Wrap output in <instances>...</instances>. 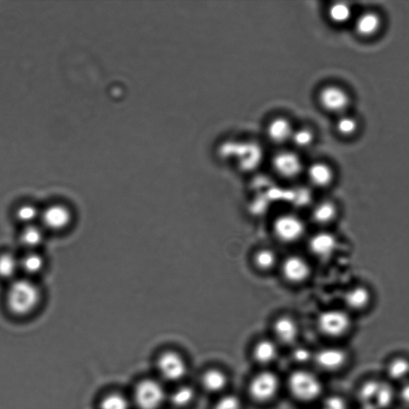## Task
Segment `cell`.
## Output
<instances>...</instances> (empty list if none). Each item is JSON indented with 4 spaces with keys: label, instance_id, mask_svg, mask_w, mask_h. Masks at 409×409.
Wrapping results in <instances>:
<instances>
[{
    "label": "cell",
    "instance_id": "cell-24",
    "mask_svg": "<svg viewBox=\"0 0 409 409\" xmlns=\"http://www.w3.org/2000/svg\"><path fill=\"white\" fill-rule=\"evenodd\" d=\"M44 266V260L37 251H27L20 258V271L27 276L37 275L42 271Z\"/></svg>",
    "mask_w": 409,
    "mask_h": 409
},
{
    "label": "cell",
    "instance_id": "cell-15",
    "mask_svg": "<svg viewBox=\"0 0 409 409\" xmlns=\"http://www.w3.org/2000/svg\"><path fill=\"white\" fill-rule=\"evenodd\" d=\"M311 185L319 189H328L333 187L336 180L335 172L329 165L317 163L310 165L308 170Z\"/></svg>",
    "mask_w": 409,
    "mask_h": 409
},
{
    "label": "cell",
    "instance_id": "cell-12",
    "mask_svg": "<svg viewBox=\"0 0 409 409\" xmlns=\"http://www.w3.org/2000/svg\"><path fill=\"white\" fill-rule=\"evenodd\" d=\"M158 369L161 375L168 381H179L186 375L187 369L185 361L179 353L168 351L160 355Z\"/></svg>",
    "mask_w": 409,
    "mask_h": 409
},
{
    "label": "cell",
    "instance_id": "cell-8",
    "mask_svg": "<svg viewBox=\"0 0 409 409\" xmlns=\"http://www.w3.org/2000/svg\"><path fill=\"white\" fill-rule=\"evenodd\" d=\"M351 353L345 347L331 346L325 347L314 355V360L320 369L329 372H337L348 365Z\"/></svg>",
    "mask_w": 409,
    "mask_h": 409
},
{
    "label": "cell",
    "instance_id": "cell-19",
    "mask_svg": "<svg viewBox=\"0 0 409 409\" xmlns=\"http://www.w3.org/2000/svg\"><path fill=\"white\" fill-rule=\"evenodd\" d=\"M274 330L277 339L287 345L294 343L298 336V325L288 317L278 318L275 323Z\"/></svg>",
    "mask_w": 409,
    "mask_h": 409
},
{
    "label": "cell",
    "instance_id": "cell-25",
    "mask_svg": "<svg viewBox=\"0 0 409 409\" xmlns=\"http://www.w3.org/2000/svg\"><path fill=\"white\" fill-rule=\"evenodd\" d=\"M381 382L378 379L371 378L360 385L357 391V399L360 405H373Z\"/></svg>",
    "mask_w": 409,
    "mask_h": 409
},
{
    "label": "cell",
    "instance_id": "cell-26",
    "mask_svg": "<svg viewBox=\"0 0 409 409\" xmlns=\"http://www.w3.org/2000/svg\"><path fill=\"white\" fill-rule=\"evenodd\" d=\"M201 383L208 392L217 393L226 387L227 378L220 370H210L204 373Z\"/></svg>",
    "mask_w": 409,
    "mask_h": 409
},
{
    "label": "cell",
    "instance_id": "cell-10",
    "mask_svg": "<svg viewBox=\"0 0 409 409\" xmlns=\"http://www.w3.org/2000/svg\"><path fill=\"white\" fill-rule=\"evenodd\" d=\"M279 389V381L275 373L263 372L255 376L248 386L252 398L265 402L274 398Z\"/></svg>",
    "mask_w": 409,
    "mask_h": 409
},
{
    "label": "cell",
    "instance_id": "cell-28",
    "mask_svg": "<svg viewBox=\"0 0 409 409\" xmlns=\"http://www.w3.org/2000/svg\"><path fill=\"white\" fill-rule=\"evenodd\" d=\"M380 25L381 20L377 15L365 13L359 18L355 23V28L360 34L370 37L378 31Z\"/></svg>",
    "mask_w": 409,
    "mask_h": 409
},
{
    "label": "cell",
    "instance_id": "cell-34",
    "mask_svg": "<svg viewBox=\"0 0 409 409\" xmlns=\"http://www.w3.org/2000/svg\"><path fill=\"white\" fill-rule=\"evenodd\" d=\"M291 139L296 146L306 148L312 144L313 134L310 130L301 129L298 132H294Z\"/></svg>",
    "mask_w": 409,
    "mask_h": 409
},
{
    "label": "cell",
    "instance_id": "cell-36",
    "mask_svg": "<svg viewBox=\"0 0 409 409\" xmlns=\"http://www.w3.org/2000/svg\"><path fill=\"white\" fill-rule=\"evenodd\" d=\"M215 409H241V403L238 396H225L217 402Z\"/></svg>",
    "mask_w": 409,
    "mask_h": 409
},
{
    "label": "cell",
    "instance_id": "cell-32",
    "mask_svg": "<svg viewBox=\"0 0 409 409\" xmlns=\"http://www.w3.org/2000/svg\"><path fill=\"white\" fill-rule=\"evenodd\" d=\"M330 19L337 23H346L351 16V9L344 3H336L331 6L329 11Z\"/></svg>",
    "mask_w": 409,
    "mask_h": 409
},
{
    "label": "cell",
    "instance_id": "cell-5",
    "mask_svg": "<svg viewBox=\"0 0 409 409\" xmlns=\"http://www.w3.org/2000/svg\"><path fill=\"white\" fill-rule=\"evenodd\" d=\"M343 208L340 201L336 199H323L314 203L312 206L311 218L320 229H334L341 220Z\"/></svg>",
    "mask_w": 409,
    "mask_h": 409
},
{
    "label": "cell",
    "instance_id": "cell-11",
    "mask_svg": "<svg viewBox=\"0 0 409 409\" xmlns=\"http://www.w3.org/2000/svg\"><path fill=\"white\" fill-rule=\"evenodd\" d=\"M73 219L70 210L66 206L56 204L41 210L39 221L43 228L52 231L66 229Z\"/></svg>",
    "mask_w": 409,
    "mask_h": 409
},
{
    "label": "cell",
    "instance_id": "cell-17",
    "mask_svg": "<svg viewBox=\"0 0 409 409\" xmlns=\"http://www.w3.org/2000/svg\"><path fill=\"white\" fill-rule=\"evenodd\" d=\"M320 102L326 110L339 112L346 108L348 97L346 93L336 87H328L320 94Z\"/></svg>",
    "mask_w": 409,
    "mask_h": 409
},
{
    "label": "cell",
    "instance_id": "cell-23",
    "mask_svg": "<svg viewBox=\"0 0 409 409\" xmlns=\"http://www.w3.org/2000/svg\"><path fill=\"white\" fill-rule=\"evenodd\" d=\"M20 271V258L10 252L0 254V278L13 281Z\"/></svg>",
    "mask_w": 409,
    "mask_h": 409
},
{
    "label": "cell",
    "instance_id": "cell-16",
    "mask_svg": "<svg viewBox=\"0 0 409 409\" xmlns=\"http://www.w3.org/2000/svg\"><path fill=\"white\" fill-rule=\"evenodd\" d=\"M387 381L392 384H402L409 380V358L405 355H395L385 366Z\"/></svg>",
    "mask_w": 409,
    "mask_h": 409
},
{
    "label": "cell",
    "instance_id": "cell-1",
    "mask_svg": "<svg viewBox=\"0 0 409 409\" xmlns=\"http://www.w3.org/2000/svg\"><path fill=\"white\" fill-rule=\"evenodd\" d=\"M41 301L40 289L28 277L11 281L6 294V305L15 316L23 317L33 313Z\"/></svg>",
    "mask_w": 409,
    "mask_h": 409
},
{
    "label": "cell",
    "instance_id": "cell-4",
    "mask_svg": "<svg viewBox=\"0 0 409 409\" xmlns=\"http://www.w3.org/2000/svg\"><path fill=\"white\" fill-rule=\"evenodd\" d=\"M289 388L296 398L302 401L316 400L323 392V385L319 377L305 370L292 373L289 379Z\"/></svg>",
    "mask_w": 409,
    "mask_h": 409
},
{
    "label": "cell",
    "instance_id": "cell-39",
    "mask_svg": "<svg viewBox=\"0 0 409 409\" xmlns=\"http://www.w3.org/2000/svg\"><path fill=\"white\" fill-rule=\"evenodd\" d=\"M294 358L298 363H307L312 358V354L310 351L305 348H296L294 352Z\"/></svg>",
    "mask_w": 409,
    "mask_h": 409
},
{
    "label": "cell",
    "instance_id": "cell-35",
    "mask_svg": "<svg viewBox=\"0 0 409 409\" xmlns=\"http://www.w3.org/2000/svg\"><path fill=\"white\" fill-rule=\"evenodd\" d=\"M322 409H349V405L345 397L332 395L324 400Z\"/></svg>",
    "mask_w": 409,
    "mask_h": 409
},
{
    "label": "cell",
    "instance_id": "cell-20",
    "mask_svg": "<svg viewBox=\"0 0 409 409\" xmlns=\"http://www.w3.org/2000/svg\"><path fill=\"white\" fill-rule=\"evenodd\" d=\"M44 229L38 224L29 225L23 228L20 234L21 244L27 251H34L44 241Z\"/></svg>",
    "mask_w": 409,
    "mask_h": 409
},
{
    "label": "cell",
    "instance_id": "cell-27",
    "mask_svg": "<svg viewBox=\"0 0 409 409\" xmlns=\"http://www.w3.org/2000/svg\"><path fill=\"white\" fill-rule=\"evenodd\" d=\"M277 355L275 344L269 340L259 341L253 349V357L260 364H268L275 360Z\"/></svg>",
    "mask_w": 409,
    "mask_h": 409
},
{
    "label": "cell",
    "instance_id": "cell-37",
    "mask_svg": "<svg viewBox=\"0 0 409 409\" xmlns=\"http://www.w3.org/2000/svg\"><path fill=\"white\" fill-rule=\"evenodd\" d=\"M336 129L343 135H351L357 130V122L352 118L343 117L337 122Z\"/></svg>",
    "mask_w": 409,
    "mask_h": 409
},
{
    "label": "cell",
    "instance_id": "cell-18",
    "mask_svg": "<svg viewBox=\"0 0 409 409\" xmlns=\"http://www.w3.org/2000/svg\"><path fill=\"white\" fill-rule=\"evenodd\" d=\"M234 153L239 158L241 167L246 170L256 168L262 160L260 148L255 144L235 145Z\"/></svg>",
    "mask_w": 409,
    "mask_h": 409
},
{
    "label": "cell",
    "instance_id": "cell-14",
    "mask_svg": "<svg viewBox=\"0 0 409 409\" xmlns=\"http://www.w3.org/2000/svg\"><path fill=\"white\" fill-rule=\"evenodd\" d=\"M272 164L277 173L286 179H294L298 176L302 170L300 158L292 152L284 151L278 153Z\"/></svg>",
    "mask_w": 409,
    "mask_h": 409
},
{
    "label": "cell",
    "instance_id": "cell-13",
    "mask_svg": "<svg viewBox=\"0 0 409 409\" xmlns=\"http://www.w3.org/2000/svg\"><path fill=\"white\" fill-rule=\"evenodd\" d=\"M282 274L291 283L298 284L309 279L311 276V266L307 260L296 255H293L284 260Z\"/></svg>",
    "mask_w": 409,
    "mask_h": 409
},
{
    "label": "cell",
    "instance_id": "cell-6",
    "mask_svg": "<svg viewBox=\"0 0 409 409\" xmlns=\"http://www.w3.org/2000/svg\"><path fill=\"white\" fill-rule=\"evenodd\" d=\"M308 246L314 257L330 260L340 250L341 238L334 229H319L310 237Z\"/></svg>",
    "mask_w": 409,
    "mask_h": 409
},
{
    "label": "cell",
    "instance_id": "cell-29",
    "mask_svg": "<svg viewBox=\"0 0 409 409\" xmlns=\"http://www.w3.org/2000/svg\"><path fill=\"white\" fill-rule=\"evenodd\" d=\"M41 216V210L32 204H23L17 209L16 218L25 227L37 224Z\"/></svg>",
    "mask_w": 409,
    "mask_h": 409
},
{
    "label": "cell",
    "instance_id": "cell-40",
    "mask_svg": "<svg viewBox=\"0 0 409 409\" xmlns=\"http://www.w3.org/2000/svg\"><path fill=\"white\" fill-rule=\"evenodd\" d=\"M358 409H376V408L371 405H360Z\"/></svg>",
    "mask_w": 409,
    "mask_h": 409
},
{
    "label": "cell",
    "instance_id": "cell-7",
    "mask_svg": "<svg viewBox=\"0 0 409 409\" xmlns=\"http://www.w3.org/2000/svg\"><path fill=\"white\" fill-rule=\"evenodd\" d=\"M165 398L163 385L151 379L141 381L134 390L136 405L140 409H158L163 405Z\"/></svg>",
    "mask_w": 409,
    "mask_h": 409
},
{
    "label": "cell",
    "instance_id": "cell-21",
    "mask_svg": "<svg viewBox=\"0 0 409 409\" xmlns=\"http://www.w3.org/2000/svg\"><path fill=\"white\" fill-rule=\"evenodd\" d=\"M269 138L276 144H284L291 139L294 130L286 118H278L272 120L268 130Z\"/></svg>",
    "mask_w": 409,
    "mask_h": 409
},
{
    "label": "cell",
    "instance_id": "cell-31",
    "mask_svg": "<svg viewBox=\"0 0 409 409\" xmlns=\"http://www.w3.org/2000/svg\"><path fill=\"white\" fill-rule=\"evenodd\" d=\"M194 398V391L191 387L182 386L172 394L170 400L176 407H185Z\"/></svg>",
    "mask_w": 409,
    "mask_h": 409
},
{
    "label": "cell",
    "instance_id": "cell-22",
    "mask_svg": "<svg viewBox=\"0 0 409 409\" xmlns=\"http://www.w3.org/2000/svg\"><path fill=\"white\" fill-rule=\"evenodd\" d=\"M397 401V389L387 380L382 381L373 405L376 409H391Z\"/></svg>",
    "mask_w": 409,
    "mask_h": 409
},
{
    "label": "cell",
    "instance_id": "cell-9",
    "mask_svg": "<svg viewBox=\"0 0 409 409\" xmlns=\"http://www.w3.org/2000/svg\"><path fill=\"white\" fill-rule=\"evenodd\" d=\"M274 232L278 239L286 243L300 240L306 233V225L294 215L278 217L274 223Z\"/></svg>",
    "mask_w": 409,
    "mask_h": 409
},
{
    "label": "cell",
    "instance_id": "cell-30",
    "mask_svg": "<svg viewBox=\"0 0 409 409\" xmlns=\"http://www.w3.org/2000/svg\"><path fill=\"white\" fill-rule=\"evenodd\" d=\"M254 263L260 270H270L277 264V255L270 248H263L255 254Z\"/></svg>",
    "mask_w": 409,
    "mask_h": 409
},
{
    "label": "cell",
    "instance_id": "cell-2",
    "mask_svg": "<svg viewBox=\"0 0 409 409\" xmlns=\"http://www.w3.org/2000/svg\"><path fill=\"white\" fill-rule=\"evenodd\" d=\"M357 318L342 306L329 308L318 314L317 328L320 333L334 341L346 340L355 328Z\"/></svg>",
    "mask_w": 409,
    "mask_h": 409
},
{
    "label": "cell",
    "instance_id": "cell-3",
    "mask_svg": "<svg viewBox=\"0 0 409 409\" xmlns=\"http://www.w3.org/2000/svg\"><path fill=\"white\" fill-rule=\"evenodd\" d=\"M376 303L377 294L370 284L353 282L343 290L341 306L357 319L369 315Z\"/></svg>",
    "mask_w": 409,
    "mask_h": 409
},
{
    "label": "cell",
    "instance_id": "cell-38",
    "mask_svg": "<svg viewBox=\"0 0 409 409\" xmlns=\"http://www.w3.org/2000/svg\"><path fill=\"white\" fill-rule=\"evenodd\" d=\"M397 401L409 408V380L399 384L397 388Z\"/></svg>",
    "mask_w": 409,
    "mask_h": 409
},
{
    "label": "cell",
    "instance_id": "cell-33",
    "mask_svg": "<svg viewBox=\"0 0 409 409\" xmlns=\"http://www.w3.org/2000/svg\"><path fill=\"white\" fill-rule=\"evenodd\" d=\"M130 405L125 396L113 394L105 396L101 402V409H129Z\"/></svg>",
    "mask_w": 409,
    "mask_h": 409
}]
</instances>
